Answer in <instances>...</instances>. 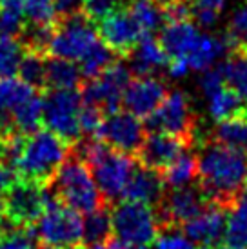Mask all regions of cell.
Returning <instances> with one entry per match:
<instances>
[{
  "label": "cell",
  "mask_w": 247,
  "mask_h": 249,
  "mask_svg": "<svg viewBox=\"0 0 247 249\" xmlns=\"http://www.w3.org/2000/svg\"><path fill=\"white\" fill-rule=\"evenodd\" d=\"M247 182L246 153L207 140L198 155V184L207 202L231 209L234 195Z\"/></svg>",
  "instance_id": "1"
},
{
  "label": "cell",
  "mask_w": 247,
  "mask_h": 249,
  "mask_svg": "<svg viewBox=\"0 0 247 249\" xmlns=\"http://www.w3.org/2000/svg\"><path fill=\"white\" fill-rule=\"evenodd\" d=\"M75 153L89 166L104 200L117 202L122 198L124 189L137 169V159L113 149L98 139L80 142L78 147H75Z\"/></svg>",
  "instance_id": "2"
},
{
  "label": "cell",
  "mask_w": 247,
  "mask_h": 249,
  "mask_svg": "<svg viewBox=\"0 0 247 249\" xmlns=\"http://www.w3.org/2000/svg\"><path fill=\"white\" fill-rule=\"evenodd\" d=\"M69 145L66 140L49 129H36L22 140L20 155L15 164V173L24 180L38 184H49L60 169L64 160L69 157Z\"/></svg>",
  "instance_id": "3"
},
{
  "label": "cell",
  "mask_w": 247,
  "mask_h": 249,
  "mask_svg": "<svg viewBox=\"0 0 247 249\" xmlns=\"http://www.w3.org/2000/svg\"><path fill=\"white\" fill-rule=\"evenodd\" d=\"M48 187L55 193V196L62 204H66L68 208L75 209L78 213L88 214L91 211L104 208L106 204L91 175L89 166L75 151L69 153V157L64 160L60 169L49 180Z\"/></svg>",
  "instance_id": "4"
},
{
  "label": "cell",
  "mask_w": 247,
  "mask_h": 249,
  "mask_svg": "<svg viewBox=\"0 0 247 249\" xmlns=\"http://www.w3.org/2000/svg\"><path fill=\"white\" fill-rule=\"evenodd\" d=\"M35 233L48 249L78 246L84 236V218L78 211L68 208L49 189V200L44 213L36 218Z\"/></svg>",
  "instance_id": "5"
},
{
  "label": "cell",
  "mask_w": 247,
  "mask_h": 249,
  "mask_svg": "<svg viewBox=\"0 0 247 249\" xmlns=\"http://www.w3.org/2000/svg\"><path fill=\"white\" fill-rule=\"evenodd\" d=\"M113 235L131 248L144 249L160 235V222L153 206L142 202L124 200L111 211Z\"/></svg>",
  "instance_id": "6"
},
{
  "label": "cell",
  "mask_w": 247,
  "mask_h": 249,
  "mask_svg": "<svg viewBox=\"0 0 247 249\" xmlns=\"http://www.w3.org/2000/svg\"><path fill=\"white\" fill-rule=\"evenodd\" d=\"M98 42H100V35L95 29V22H91L80 11L56 20V24L53 26L48 53L51 56H60V58L78 62Z\"/></svg>",
  "instance_id": "7"
},
{
  "label": "cell",
  "mask_w": 247,
  "mask_h": 249,
  "mask_svg": "<svg viewBox=\"0 0 247 249\" xmlns=\"http://www.w3.org/2000/svg\"><path fill=\"white\" fill-rule=\"evenodd\" d=\"M82 93L76 89H49L44 97L42 122L49 131L56 133L68 144L78 142L82 137L78 113L82 109Z\"/></svg>",
  "instance_id": "8"
},
{
  "label": "cell",
  "mask_w": 247,
  "mask_h": 249,
  "mask_svg": "<svg viewBox=\"0 0 247 249\" xmlns=\"http://www.w3.org/2000/svg\"><path fill=\"white\" fill-rule=\"evenodd\" d=\"M145 129L157 133H167L184 139L191 144L193 135L196 131V120L193 115L191 100L184 91L167 93L164 102L157 111L145 118Z\"/></svg>",
  "instance_id": "9"
},
{
  "label": "cell",
  "mask_w": 247,
  "mask_h": 249,
  "mask_svg": "<svg viewBox=\"0 0 247 249\" xmlns=\"http://www.w3.org/2000/svg\"><path fill=\"white\" fill-rule=\"evenodd\" d=\"M49 200L48 184L33 180H15L6 191V218L17 226H29L44 213Z\"/></svg>",
  "instance_id": "10"
},
{
  "label": "cell",
  "mask_w": 247,
  "mask_h": 249,
  "mask_svg": "<svg viewBox=\"0 0 247 249\" xmlns=\"http://www.w3.org/2000/svg\"><path fill=\"white\" fill-rule=\"evenodd\" d=\"M131 82V70L120 62H113L107 70L95 78H89L84 86V104L95 106L98 109L115 113L122 106L124 91Z\"/></svg>",
  "instance_id": "11"
},
{
  "label": "cell",
  "mask_w": 247,
  "mask_h": 249,
  "mask_svg": "<svg viewBox=\"0 0 247 249\" xmlns=\"http://www.w3.org/2000/svg\"><path fill=\"white\" fill-rule=\"evenodd\" d=\"M207 206V198L204 196L198 184L184 187H173L165 191L157 211L160 231L165 228H182L185 222L200 214Z\"/></svg>",
  "instance_id": "12"
},
{
  "label": "cell",
  "mask_w": 247,
  "mask_h": 249,
  "mask_svg": "<svg viewBox=\"0 0 247 249\" xmlns=\"http://www.w3.org/2000/svg\"><path fill=\"white\" fill-rule=\"evenodd\" d=\"M145 125L142 118L133 115L129 111H115L109 117L104 118L100 131L96 139L127 155H137L140 145L145 139Z\"/></svg>",
  "instance_id": "13"
},
{
  "label": "cell",
  "mask_w": 247,
  "mask_h": 249,
  "mask_svg": "<svg viewBox=\"0 0 247 249\" xmlns=\"http://www.w3.org/2000/svg\"><path fill=\"white\" fill-rule=\"evenodd\" d=\"M98 35L115 55L127 56L144 33L127 9H115L98 22Z\"/></svg>",
  "instance_id": "14"
},
{
  "label": "cell",
  "mask_w": 247,
  "mask_h": 249,
  "mask_svg": "<svg viewBox=\"0 0 247 249\" xmlns=\"http://www.w3.org/2000/svg\"><path fill=\"white\" fill-rule=\"evenodd\" d=\"M167 97V86L153 75L138 76L127 84L124 91L122 106L138 118H147L153 115L164 98Z\"/></svg>",
  "instance_id": "15"
},
{
  "label": "cell",
  "mask_w": 247,
  "mask_h": 249,
  "mask_svg": "<svg viewBox=\"0 0 247 249\" xmlns=\"http://www.w3.org/2000/svg\"><path fill=\"white\" fill-rule=\"evenodd\" d=\"M189 142H185L180 137L167 135V133L149 131L145 135L144 142L140 145L135 159L140 166L155 169V171H164L165 167L171 164L173 160L178 157L180 153L189 147Z\"/></svg>",
  "instance_id": "16"
},
{
  "label": "cell",
  "mask_w": 247,
  "mask_h": 249,
  "mask_svg": "<svg viewBox=\"0 0 247 249\" xmlns=\"http://www.w3.org/2000/svg\"><path fill=\"white\" fill-rule=\"evenodd\" d=\"M227 213H229V209H226L224 206L207 202L206 209L200 214H196L194 218L185 222L182 226V231L191 242L200 244L204 248L214 246L226 235Z\"/></svg>",
  "instance_id": "17"
},
{
  "label": "cell",
  "mask_w": 247,
  "mask_h": 249,
  "mask_svg": "<svg viewBox=\"0 0 247 249\" xmlns=\"http://www.w3.org/2000/svg\"><path fill=\"white\" fill-rule=\"evenodd\" d=\"M165 184L160 171L149 169L144 166H137L135 173L131 175L127 186L124 189L122 198L124 200H133V202H142L147 206L157 208L162 196H164Z\"/></svg>",
  "instance_id": "18"
},
{
  "label": "cell",
  "mask_w": 247,
  "mask_h": 249,
  "mask_svg": "<svg viewBox=\"0 0 247 249\" xmlns=\"http://www.w3.org/2000/svg\"><path fill=\"white\" fill-rule=\"evenodd\" d=\"M198 36L200 31L191 20H173L162 28L160 44L169 58H178V56L185 58L194 46V42L198 40Z\"/></svg>",
  "instance_id": "19"
},
{
  "label": "cell",
  "mask_w": 247,
  "mask_h": 249,
  "mask_svg": "<svg viewBox=\"0 0 247 249\" xmlns=\"http://www.w3.org/2000/svg\"><path fill=\"white\" fill-rule=\"evenodd\" d=\"M131 58V71L137 73L138 76L153 75L155 71L167 68L169 56L162 48L160 40L153 38L151 35H144L135 49L129 53Z\"/></svg>",
  "instance_id": "20"
},
{
  "label": "cell",
  "mask_w": 247,
  "mask_h": 249,
  "mask_svg": "<svg viewBox=\"0 0 247 249\" xmlns=\"http://www.w3.org/2000/svg\"><path fill=\"white\" fill-rule=\"evenodd\" d=\"M227 51H231V48H229L226 35L214 36L209 33H200L198 40L194 42V46L185 58H187L191 70L206 71L218 62Z\"/></svg>",
  "instance_id": "21"
},
{
  "label": "cell",
  "mask_w": 247,
  "mask_h": 249,
  "mask_svg": "<svg viewBox=\"0 0 247 249\" xmlns=\"http://www.w3.org/2000/svg\"><path fill=\"white\" fill-rule=\"evenodd\" d=\"M80 80L82 73L76 62L60 56L46 60V86L49 89H76Z\"/></svg>",
  "instance_id": "22"
},
{
  "label": "cell",
  "mask_w": 247,
  "mask_h": 249,
  "mask_svg": "<svg viewBox=\"0 0 247 249\" xmlns=\"http://www.w3.org/2000/svg\"><path fill=\"white\" fill-rule=\"evenodd\" d=\"M160 175L169 189L189 186L198 177V155H194L189 149H184Z\"/></svg>",
  "instance_id": "23"
},
{
  "label": "cell",
  "mask_w": 247,
  "mask_h": 249,
  "mask_svg": "<svg viewBox=\"0 0 247 249\" xmlns=\"http://www.w3.org/2000/svg\"><path fill=\"white\" fill-rule=\"evenodd\" d=\"M209 140L236 149V151L247 153V118L246 115L220 120L213 127Z\"/></svg>",
  "instance_id": "24"
},
{
  "label": "cell",
  "mask_w": 247,
  "mask_h": 249,
  "mask_svg": "<svg viewBox=\"0 0 247 249\" xmlns=\"http://www.w3.org/2000/svg\"><path fill=\"white\" fill-rule=\"evenodd\" d=\"M42 117H44V97L40 93H35L29 100H26L20 107L13 111V115L9 118L13 133L28 137L40 127Z\"/></svg>",
  "instance_id": "25"
},
{
  "label": "cell",
  "mask_w": 247,
  "mask_h": 249,
  "mask_svg": "<svg viewBox=\"0 0 247 249\" xmlns=\"http://www.w3.org/2000/svg\"><path fill=\"white\" fill-rule=\"evenodd\" d=\"M209 98V104H207V109H209V115L213 120L220 122V120H226V118H233V117H240V115H246V102L240 98V95L233 91L229 86H224L222 89H218L216 93H213Z\"/></svg>",
  "instance_id": "26"
},
{
  "label": "cell",
  "mask_w": 247,
  "mask_h": 249,
  "mask_svg": "<svg viewBox=\"0 0 247 249\" xmlns=\"http://www.w3.org/2000/svg\"><path fill=\"white\" fill-rule=\"evenodd\" d=\"M127 11L135 18L144 35H151L164 28L165 11L160 7L157 0H131Z\"/></svg>",
  "instance_id": "27"
},
{
  "label": "cell",
  "mask_w": 247,
  "mask_h": 249,
  "mask_svg": "<svg viewBox=\"0 0 247 249\" xmlns=\"http://www.w3.org/2000/svg\"><path fill=\"white\" fill-rule=\"evenodd\" d=\"M0 249H40V242L33 228L4 218L0 224Z\"/></svg>",
  "instance_id": "28"
},
{
  "label": "cell",
  "mask_w": 247,
  "mask_h": 249,
  "mask_svg": "<svg viewBox=\"0 0 247 249\" xmlns=\"http://www.w3.org/2000/svg\"><path fill=\"white\" fill-rule=\"evenodd\" d=\"M226 86H229L233 91H236L240 98L247 104V55L238 49L233 51V55L222 64Z\"/></svg>",
  "instance_id": "29"
},
{
  "label": "cell",
  "mask_w": 247,
  "mask_h": 249,
  "mask_svg": "<svg viewBox=\"0 0 247 249\" xmlns=\"http://www.w3.org/2000/svg\"><path fill=\"white\" fill-rule=\"evenodd\" d=\"M111 233H113V222H111V213L106 208L86 214L82 242H86L88 246L107 242L111 238Z\"/></svg>",
  "instance_id": "30"
},
{
  "label": "cell",
  "mask_w": 247,
  "mask_h": 249,
  "mask_svg": "<svg viewBox=\"0 0 247 249\" xmlns=\"http://www.w3.org/2000/svg\"><path fill=\"white\" fill-rule=\"evenodd\" d=\"M115 62V53L111 51L104 40L100 38V42L96 44L95 48L91 49L88 55L84 56L82 60H78V68H80V73H82V78H95L100 73L109 68L111 64Z\"/></svg>",
  "instance_id": "31"
},
{
  "label": "cell",
  "mask_w": 247,
  "mask_h": 249,
  "mask_svg": "<svg viewBox=\"0 0 247 249\" xmlns=\"http://www.w3.org/2000/svg\"><path fill=\"white\" fill-rule=\"evenodd\" d=\"M28 48L15 36H0V76L18 75V68Z\"/></svg>",
  "instance_id": "32"
},
{
  "label": "cell",
  "mask_w": 247,
  "mask_h": 249,
  "mask_svg": "<svg viewBox=\"0 0 247 249\" xmlns=\"http://www.w3.org/2000/svg\"><path fill=\"white\" fill-rule=\"evenodd\" d=\"M18 76L35 89L46 88V58L44 53L28 49L22 58L20 68H18Z\"/></svg>",
  "instance_id": "33"
},
{
  "label": "cell",
  "mask_w": 247,
  "mask_h": 249,
  "mask_svg": "<svg viewBox=\"0 0 247 249\" xmlns=\"http://www.w3.org/2000/svg\"><path fill=\"white\" fill-rule=\"evenodd\" d=\"M224 238L231 249H247V211L242 209L229 211Z\"/></svg>",
  "instance_id": "34"
},
{
  "label": "cell",
  "mask_w": 247,
  "mask_h": 249,
  "mask_svg": "<svg viewBox=\"0 0 247 249\" xmlns=\"http://www.w3.org/2000/svg\"><path fill=\"white\" fill-rule=\"evenodd\" d=\"M226 6L227 0H194L191 4V17L202 28H213Z\"/></svg>",
  "instance_id": "35"
},
{
  "label": "cell",
  "mask_w": 247,
  "mask_h": 249,
  "mask_svg": "<svg viewBox=\"0 0 247 249\" xmlns=\"http://www.w3.org/2000/svg\"><path fill=\"white\" fill-rule=\"evenodd\" d=\"M226 38L231 51H238L247 46V4L236 7L227 26Z\"/></svg>",
  "instance_id": "36"
},
{
  "label": "cell",
  "mask_w": 247,
  "mask_h": 249,
  "mask_svg": "<svg viewBox=\"0 0 247 249\" xmlns=\"http://www.w3.org/2000/svg\"><path fill=\"white\" fill-rule=\"evenodd\" d=\"M26 20L38 28L55 26L56 13L53 0H26Z\"/></svg>",
  "instance_id": "37"
},
{
  "label": "cell",
  "mask_w": 247,
  "mask_h": 249,
  "mask_svg": "<svg viewBox=\"0 0 247 249\" xmlns=\"http://www.w3.org/2000/svg\"><path fill=\"white\" fill-rule=\"evenodd\" d=\"M153 249H198L196 244L191 242L184 231H178V228H165L162 229L160 236L153 242Z\"/></svg>",
  "instance_id": "38"
},
{
  "label": "cell",
  "mask_w": 247,
  "mask_h": 249,
  "mask_svg": "<svg viewBox=\"0 0 247 249\" xmlns=\"http://www.w3.org/2000/svg\"><path fill=\"white\" fill-rule=\"evenodd\" d=\"M104 122V117H102V109H98L95 106H89V104H84L80 113H78V124H80V131L82 135L86 137H95L98 135L100 131V125Z\"/></svg>",
  "instance_id": "39"
},
{
  "label": "cell",
  "mask_w": 247,
  "mask_h": 249,
  "mask_svg": "<svg viewBox=\"0 0 247 249\" xmlns=\"http://www.w3.org/2000/svg\"><path fill=\"white\" fill-rule=\"evenodd\" d=\"M198 86L202 93L206 97H211L213 93L222 89L226 86V78H224V71H222V64L220 66H211L209 70L202 71L198 80Z\"/></svg>",
  "instance_id": "40"
},
{
  "label": "cell",
  "mask_w": 247,
  "mask_h": 249,
  "mask_svg": "<svg viewBox=\"0 0 247 249\" xmlns=\"http://www.w3.org/2000/svg\"><path fill=\"white\" fill-rule=\"evenodd\" d=\"M117 4L118 0H84L82 13L91 22H100L117 9Z\"/></svg>",
  "instance_id": "41"
},
{
  "label": "cell",
  "mask_w": 247,
  "mask_h": 249,
  "mask_svg": "<svg viewBox=\"0 0 247 249\" xmlns=\"http://www.w3.org/2000/svg\"><path fill=\"white\" fill-rule=\"evenodd\" d=\"M191 17V2L189 0H173L165 9V22L189 20Z\"/></svg>",
  "instance_id": "42"
},
{
  "label": "cell",
  "mask_w": 247,
  "mask_h": 249,
  "mask_svg": "<svg viewBox=\"0 0 247 249\" xmlns=\"http://www.w3.org/2000/svg\"><path fill=\"white\" fill-rule=\"evenodd\" d=\"M84 0H53V6H55L56 20L69 17V15H75L82 11Z\"/></svg>",
  "instance_id": "43"
},
{
  "label": "cell",
  "mask_w": 247,
  "mask_h": 249,
  "mask_svg": "<svg viewBox=\"0 0 247 249\" xmlns=\"http://www.w3.org/2000/svg\"><path fill=\"white\" fill-rule=\"evenodd\" d=\"M189 62H187V58L184 56H178V58H169V62H167V71H169V75L173 78H182L189 73Z\"/></svg>",
  "instance_id": "44"
},
{
  "label": "cell",
  "mask_w": 247,
  "mask_h": 249,
  "mask_svg": "<svg viewBox=\"0 0 247 249\" xmlns=\"http://www.w3.org/2000/svg\"><path fill=\"white\" fill-rule=\"evenodd\" d=\"M15 182V171L7 166H0V195L6 193L9 186Z\"/></svg>",
  "instance_id": "45"
},
{
  "label": "cell",
  "mask_w": 247,
  "mask_h": 249,
  "mask_svg": "<svg viewBox=\"0 0 247 249\" xmlns=\"http://www.w3.org/2000/svg\"><path fill=\"white\" fill-rule=\"evenodd\" d=\"M107 248H109V249H135V248H131L127 242H124V240L117 238V236L107 240Z\"/></svg>",
  "instance_id": "46"
},
{
  "label": "cell",
  "mask_w": 247,
  "mask_h": 249,
  "mask_svg": "<svg viewBox=\"0 0 247 249\" xmlns=\"http://www.w3.org/2000/svg\"><path fill=\"white\" fill-rule=\"evenodd\" d=\"M6 218V202H4V196L0 195V224Z\"/></svg>",
  "instance_id": "47"
},
{
  "label": "cell",
  "mask_w": 247,
  "mask_h": 249,
  "mask_svg": "<svg viewBox=\"0 0 247 249\" xmlns=\"http://www.w3.org/2000/svg\"><path fill=\"white\" fill-rule=\"evenodd\" d=\"M4 151H6V139L0 137V162H4Z\"/></svg>",
  "instance_id": "48"
},
{
  "label": "cell",
  "mask_w": 247,
  "mask_h": 249,
  "mask_svg": "<svg viewBox=\"0 0 247 249\" xmlns=\"http://www.w3.org/2000/svg\"><path fill=\"white\" fill-rule=\"evenodd\" d=\"M88 249H109V248H107V242H102V244H91V246H88Z\"/></svg>",
  "instance_id": "49"
},
{
  "label": "cell",
  "mask_w": 247,
  "mask_h": 249,
  "mask_svg": "<svg viewBox=\"0 0 247 249\" xmlns=\"http://www.w3.org/2000/svg\"><path fill=\"white\" fill-rule=\"evenodd\" d=\"M206 249H231V248H229L227 244H226V246H220V244H214V246H207Z\"/></svg>",
  "instance_id": "50"
},
{
  "label": "cell",
  "mask_w": 247,
  "mask_h": 249,
  "mask_svg": "<svg viewBox=\"0 0 247 249\" xmlns=\"http://www.w3.org/2000/svg\"><path fill=\"white\" fill-rule=\"evenodd\" d=\"M58 249H80L78 246H68V248H58Z\"/></svg>",
  "instance_id": "51"
},
{
  "label": "cell",
  "mask_w": 247,
  "mask_h": 249,
  "mask_svg": "<svg viewBox=\"0 0 247 249\" xmlns=\"http://www.w3.org/2000/svg\"><path fill=\"white\" fill-rule=\"evenodd\" d=\"M242 51H244V53L247 55V46H244V48H242Z\"/></svg>",
  "instance_id": "52"
},
{
  "label": "cell",
  "mask_w": 247,
  "mask_h": 249,
  "mask_svg": "<svg viewBox=\"0 0 247 249\" xmlns=\"http://www.w3.org/2000/svg\"><path fill=\"white\" fill-rule=\"evenodd\" d=\"M246 118H247V111H246Z\"/></svg>",
  "instance_id": "53"
},
{
  "label": "cell",
  "mask_w": 247,
  "mask_h": 249,
  "mask_svg": "<svg viewBox=\"0 0 247 249\" xmlns=\"http://www.w3.org/2000/svg\"><path fill=\"white\" fill-rule=\"evenodd\" d=\"M144 249H147V248H144Z\"/></svg>",
  "instance_id": "54"
},
{
  "label": "cell",
  "mask_w": 247,
  "mask_h": 249,
  "mask_svg": "<svg viewBox=\"0 0 247 249\" xmlns=\"http://www.w3.org/2000/svg\"><path fill=\"white\" fill-rule=\"evenodd\" d=\"M118 2H120V0H118Z\"/></svg>",
  "instance_id": "55"
}]
</instances>
